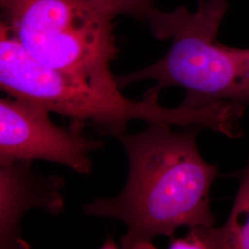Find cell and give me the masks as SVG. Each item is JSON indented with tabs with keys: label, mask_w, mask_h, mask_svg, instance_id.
<instances>
[{
	"label": "cell",
	"mask_w": 249,
	"mask_h": 249,
	"mask_svg": "<svg viewBox=\"0 0 249 249\" xmlns=\"http://www.w3.org/2000/svg\"><path fill=\"white\" fill-rule=\"evenodd\" d=\"M228 9L226 0L202 1L195 12L179 7L170 12L151 9V32L172 45L160 59L139 71L116 77L119 88L144 80L156 81L149 90L169 86L187 90L185 103L211 106L249 104V49L233 48L216 40Z\"/></svg>",
	"instance_id": "3"
},
{
	"label": "cell",
	"mask_w": 249,
	"mask_h": 249,
	"mask_svg": "<svg viewBox=\"0 0 249 249\" xmlns=\"http://www.w3.org/2000/svg\"><path fill=\"white\" fill-rule=\"evenodd\" d=\"M116 14L147 16L152 9L151 0H101Z\"/></svg>",
	"instance_id": "9"
},
{
	"label": "cell",
	"mask_w": 249,
	"mask_h": 249,
	"mask_svg": "<svg viewBox=\"0 0 249 249\" xmlns=\"http://www.w3.org/2000/svg\"><path fill=\"white\" fill-rule=\"evenodd\" d=\"M5 27L36 60L90 82L119 88L116 12L101 0H0Z\"/></svg>",
	"instance_id": "4"
},
{
	"label": "cell",
	"mask_w": 249,
	"mask_h": 249,
	"mask_svg": "<svg viewBox=\"0 0 249 249\" xmlns=\"http://www.w3.org/2000/svg\"><path fill=\"white\" fill-rule=\"evenodd\" d=\"M44 107L11 96L0 100V164L43 160L79 174L92 168L89 152L104 142L83 136L82 126L53 124Z\"/></svg>",
	"instance_id": "5"
},
{
	"label": "cell",
	"mask_w": 249,
	"mask_h": 249,
	"mask_svg": "<svg viewBox=\"0 0 249 249\" xmlns=\"http://www.w3.org/2000/svg\"><path fill=\"white\" fill-rule=\"evenodd\" d=\"M169 249H223L219 228L213 226H194L184 237L172 238Z\"/></svg>",
	"instance_id": "8"
},
{
	"label": "cell",
	"mask_w": 249,
	"mask_h": 249,
	"mask_svg": "<svg viewBox=\"0 0 249 249\" xmlns=\"http://www.w3.org/2000/svg\"><path fill=\"white\" fill-rule=\"evenodd\" d=\"M202 1H203V0H199V3H201V2H202Z\"/></svg>",
	"instance_id": "10"
},
{
	"label": "cell",
	"mask_w": 249,
	"mask_h": 249,
	"mask_svg": "<svg viewBox=\"0 0 249 249\" xmlns=\"http://www.w3.org/2000/svg\"><path fill=\"white\" fill-rule=\"evenodd\" d=\"M219 231L223 249H249V160L241 173L240 185L231 213Z\"/></svg>",
	"instance_id": "7"
},
{
	"label": "cell",
	"mask_w": 249,
	"mask_h": 249,
	"mask_svg": "<svg viewBox=\"0 0 249 249\" xmlns=\"http://www.w3.org/2000/svg\"><path fill=\"white\" fill-rule=\"evenodd\" d=\"M201 129L174 132L170 124L151 123L141 133L117 136L129 161L126 184L118 196L85 205L84 213L122 221L126 249L153 248L154 238L172 237L180 227L213 226L210 191L219 172L199 153Z\"/></svg>",
	"instance_id": "1"
},
{
	"label": "cell",
	"mask_w": 249,
	"mask_h": 249,
	"mask_svg": "<svg viewBox=\"0 0 249 249\" xmlns=\"http://www.w3.org/2000/svg\"><path fill=\"white\" fill-rule=\"evenodd\" d=\"M0 86L13 98L68 116L71 123L91 124L103 133L117 137L126 132L132 120L182 127L201 126L231 136L239 113L236 107L221 102L199 107L183 102L177 108L161 107L159 91L148 90L142 101L122 95L111 88L72 76L39 62L1 25Z\"/></svg>",
	"instance_id": "2"
},
{
	"label": "cell",
	"mask_w": 249,
	"mask_h": 249,
	"mask_svg": "<svg viewBox=\"0 0 249 249\" xmlns=\"http://www.w3.org/2000/svg\"><path fill=\"white\" fill-rule=\"evenodd\" d=\"M31 163L0 164V249L24 248L20 222L27 212L41 209L57 215L65 208L64 179L40 176Z\"/></svg>",
	"instance_id": "6"
}]
</instances>
